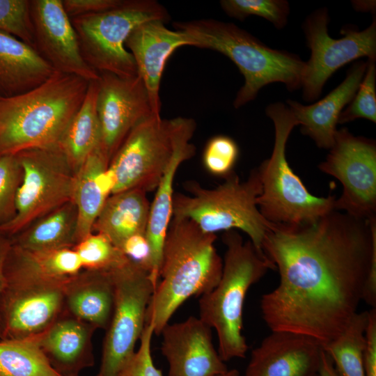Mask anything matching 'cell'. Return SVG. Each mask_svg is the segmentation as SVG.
Wrapping results in <instances>:
<instances>
[{"instance_id": "cell-1", "label": "cell", "mask_w": 376, "mask_h": 376, "mask_svg": "<svg viewBox=\"0 0 376 376\" xmlns=\"http://www.w3.org/2000/svg\"><path fill=\"white\" fill-rule=\"evenodd\" d=\"M262 249L280 276L278 286L261 297L265 322L271 331L305 335L322 347L358 313L376 261V218L332 210L311 224L274 225Z\"/></svg>"}, {"instance_id": "cell-2", "label": "cell", "mask_w": 376, "mask_h": 376, "mask_svg": "<svg viewBox=\"0 0 376 376\" xmlns=\"http://www.w3.org/2000/svg\"><path fill=\"white\" fill-rule=\"evenodd\" d=\"M215 234L203 231L194 221L172 217L164 242L159 281L146 315L159 335L175 311L194 295L218 284L223 261L214 243Z\"/></svg>"}, {"instance_id": "cell-3", "label": "cell", "mask_w": 376, "mask_h": 376, "mask_svg": "<svg viewBox=\"0 0 376 376\" xmlns=\"http://www.w3.org/2000/svg\"><path fill=\"white\" fill-rule=\"evenodd\" d=\"M89 82L56 71L28 92L0 97V157L58 144Z\"/></svg>"}, {"instance_id": "cell-4", "label": "cell", "mask_w": 376, "mask_h": 376, "mask_svg": "<svg viewBox=\"0 0 376 376\" xmlns=\"http://www.w3.org/2000/svg\"><path fill=\"white\" fill-rule=\"evenodd\" d=\"M194 47L217 51L230 58L244 78L233 102L240 108L253 100L267 84L281 82L290 91L301 88L306 62L297 55L274 49L236 26L214 19L176 22Z\"/></svg>"}, {"instance_id": "cell-5", "label": "cell", "mask_w": 376, "mask_h": 376, "mask_svg": "<svg viewBox=\"0 0 376 376\" xmlns=\"http://www.w3.org/2000/svg\"><path fill=\"white\" fill-rule=\"evenodd\" d=\"M222 240L226 249L221 279L215 288L201 295L198 305L199 318L216 330L218 353L226 362L245 357L248 345L242 330L247 291L276 266L234 230L225 231Z\"/></svg>"}, {"instance_id": "cell-6", "label": "cell", "mask_w": 376, "mask_h": 376, "mask_svg": "<svg viewBox=\"0 0 376 376\" xmlns=\"http://www.w3.org/2000/svg\"><path fill=\"white\" fill-rule=\"evenodd\" d=\"M267 116L274 126V143L272 155L257 168L261 182V194L257 205L269 222L282 226L311 224L334 210L335 196L317 197L311 194L293 172L286 158L288 139L299 125L292 111L282 102L266 108Z\"/></svg>"}, {"instance_id": "cell-7", "label": "cell", "mask_w": 376, "mask_h": 376, "mask_svg": "<svg viewBox=\"0 0 376 376\" xmlns=\"http://www.w3.org/2000/svg\"><path fill=\"white\" fill-rule=\"evenodd\" d=\"M185 189L189 195L173 194L172 217L189 219L207 233L240 230L265 254L263 242L274 224L264 218L257 205L262 190L257 168L245 181L233 172L214 189L203 188L196 182H187Z\"/></svg>"}, {"instance_id": "cell-8", "label": "cell", "mask_w": 376, "mask_h": 376, "mask_svg": "<svg viewBox=\"0 0 376 376\" xmlns=\"http://www.w3.org/2000/svg\"><path fill=\"white\" fill-rule=\"evenodd\" d=\"M167 10L155 0H124L120 6L101 13L70 18L82 57L95 72L120 77L137 75L136 65L125 41L140 24L152 20L164 23Z\"/></svg>"}, {"instance_id": "cell-9", "label": "cell", "mask_w": 376, "mask_h": 376, "mask_svg": "<svg viewBox=\"0 0 376 376\" xmlns=\"http://www.w3.org/2000/svg\"><path fill=\"white\" fill-rule=\"evenodd\" d=\"M191 120L152 115L135 125L109 162L116 177L113 194L131 189L146 192L156 189Z\"/></svg>"}, {"instance_id": "cell-10", "label": "cell", "mask_w": 376, "mask_h": 376, "mask_svg": "<svg viewBox=\"0 0 376 376\" xmlns=\"http://www.w3.org/2000/svg\"><path fill=\"white\" fill-rule=\"evenodd\" d=\"M23 171L15 198V214L0 224L12 237L36 220L72 201L76 172L58 146L35 148L16 154Z\"/></svg>"}, {"instance_id": "cell-11", "label": "cell", "mask_w": 376, "mask_h": 376, "mask_svg": "<svg viewBox=\"0 0 376 376\" xmlns=\"http://www.w3.org/2000/svg\"><path fill=\"white\" fill-rule=\"evenodd\" d=\"M111 272L115 288L114 306L103 343L99 372L102 376H119L134 353L155 290L149 272L130 261Z\"/></svg>"}, {"instance_id": "cell-12", "label": "cell", "mask_w": 376, "mask_h": 376, "mask_svg": "<svg viewBox=\"0 0 376 376\" xmlns=\"http://www.w3.org/2000/svg\"><path fill=\"white\" fill-rule=\"evenodd\" d=\"M329 22L327 8L315 10L305 19L302 29L311 49L302 79L303 99L311 102L318 98L327 80L339 68L361 57L376 60V19L360 31L346 26L339 39L328 33Z\"/></svg>"}, {"instance_id": "cell-13", "label": "cell", "mask_w": 376, "mask_h": 376, "mask_svg": "<svg viewBox=\"0 0 376 376\" xmlns=\"http://www.w3.org/2000/svg\"><path fill=\"white\" fill-rule=\"evenodd\" d=\"M326 159L318 166L338 179L343 193L334 210L364 219L376 218V143L356 136L343 127L337 130L334 143Z\"/></svg>"}, {"instance_id": "cell-14", "label": "cell", "mask_w": 376, "mask_h": 376, "mask_svg": "<svg viewBox=\"0 0 376 376\" xmlns=\"http://www.w3.org/2000/svg\"><path fill=\"white\" fill-rule=\"evenodd\" d=\"M70 279L6 283L0 297L1 339L32 338L44 333L65 311Z\"/></svg>"}, {"instance_id": "cell-15", "label": "cell", "mask_w": 376, "mask_h": 376, "mask_svg": "<svg viewBox=\"0 0 376 376\" xmlns=\"http://www.w3.org/2000/svg\"><path fill=\"white\" fill-rule=\"evenodd\" d=\"M97 84L96 109L101 144L111 161L130 130L155 114L146 86L138 75L123 78L99 73Z\"/></svg>"}, {"instance_id": "cell-16", "label": "cell", "mask_w": 376, "mask_h": 376, "mask_svg": "<svg viewBox=\"0 0 376 376\" xmlns=\"http://www.w3.org/2000/svg\"><path fill=\"white\" fill-rule=\"evenodd\" d=\"M34 47L56 72L88 81L99 74L84 61L77 36L62 0H31Z\"/></svg>"}, {"instance_id": "cell-17", "label": "cell", "mask_w": 376, "mask_h": 376, "mask_svg": "<svg viewBox=\"0 0 376 376\" xmlns=\"http://www.w3.org/2000/svg\"><path fill=\"white\" fill-rule=\"evenodd\" d=\"M211 329L193 316L164 326L161 351L168 376H219L228 370L214 347Z\"/></svg>"}, {"instance_id": "cell-18", "label": "cell", "mask_w": 376, "mask_h": 376, "mask_svg": "<svg viewBox=\"0 0 376 376\" xmlns=\"http://www.w3.org/2000/svg\"><path fill=\"white\" fill-rule=\"evenodd\" d=\"M322 352L311 337L272 331L253 350L244 376H313L318 373Z\"/></svg>"}, {"instance_id": "cell-19", "label": "cell", "mask_w": 376, "mask_h": 376, "mask_svg": "<svg viewBox=\"0 0 376 376\" xmlns=\"http://www.w3.org/2000/svg\"><path fill=\"white\" fill-rule=\"evenodd\" d=\"M185 45L194 47V43L187 33L169 29L160 20L140 24L125 41V47L134 59L137 75L146 86L155 116H161L159 88L164 66L173 52Z\"/></svg>"}, {"instance_id": "cell-20", "label": "cell", "mask_w": 376, "mask_h": 376, "mask_svg": "<svg viewBox=\"0 0 376 376\" xmlns=\"http://www.w3.org/2000/svg\"><path fill=\"white\" fill-rule=\"evenodd\" d=\"M367 62L354 63L345 79L320 100L309 105L288 100V107L300 125L301 132L320 148L331 149L340 113L355 95L364 76Z\"/></svg>"}, {"instance_id": "cell-21", "label": "cell", "mask_w": 376, "mask_h": 376, "mask_svg": "<svg viewBox=\"0 0 376 376\" xmlns=\"http://www.w3.org/2000/svg\"><path fill=\"white\" fill-rule=\"evenodd\" d=\"M93 325L65 310L37 340L52 368L61 376H78L81 370L94 365Z\"/></svg>"}, {"instance_id": "cell-22", "label": "cell", "mask_w": 376, "mask_h": 376, "mask_svg": "<svg viewBox=\"0 0 376 376\" xmlns=\"http://www.w3.org/2000/svg\"><path fill=\"white\" fill-rule=\"evenodd\" d=\"M193 119L181 134L173 156L156 189L150 203L146 236L151 249L152 270L150 280L155 289L159 281L162 251L167 230L173 216V180L181 163L195 153V146L190 143L196 130Z\"/></svg>"}, {"instance_id": "cell-23", "label": "cell", "mask_w": 376, "mask_h": 376, "mask_svg": "<svg viewBox=\"0 0 376 376\" xmlns=\"http://www.w3.org/2000/svg\"><path fill=\"white\" fill-rule=\"evenodd\" d=\"M115 288L111 271L82 269L65 288V310L75 318L107 329L113 314Z\"/></svg>"}, {"instance_id": "cell-24", "label": "cell", "mask_w": 376, "mask_h": 376, "mask_svg": "<svg viewBox=\"0 0 376 376\" xmlns=\"http://www.w3.org/2000/svg\"><path fill=\"white\" fill-rule=\"evenodd\" d=\"M55 72L35 48L0 30V97L28 92Z\"/></svg>"}, {"instance_id": "cell-25", "label": "cell", "mask_w": 376, "mask_h": 376, "mask_svg": "<svg viewBox=\"0 0 376 376\" xmlns=\"http://www.w3.org/2000/svg\"><path fill=\"white\" fill-rule=\"evenodd\" d=\"M83 269L76 251L71 247L29 251L11 244L4 273L6 283L16 281H67Z\"/></svg>"}, {"instance_id": "cell-26", "label": "cell", "mask_w": 376, "mask_h": 376, "mask_svg": "<svg viewBox=\"0 0 376 376\" xmlns=\"http://www.w3.org/2000/svg\"><path fill=\"white\" fill-rule=\"evenodd\" d=\"M150 207L143 189H131L113 194L106 200L92 233L106 235L120 249L128 237L146 233Z\"/></svg>"}, {"instance_id": "cell-27", "label": "cell", "mask_w": 376, "mask_h": 376, "mask_svg": "<svg viewBox=\"0 0 376 376\" xmlns=\"http://www.w3.org/2000/svg\"><path fill=\"white\" fill-rule=\"evenodd\" d=\"M77 225V208L70 201L12 237V244L29 251L72 248L76 244Z\"/></svg>"}, {"instance_id": "cell-28", "label": "cell", "mask_w": 376, "mask_h": 376, "mask_svg": "<svg viewBox=\"0 0 376 376\" xmlns=\"http://www.w3.org/2000/svg\"><path fill=\"white\" fill-rule=\"evenodd\" d=\"M97 80L89 82L81 107L58 143L76 173L89 155L102 145L100 125L96 109Z\"/></svg>"}, {"instance_id": "cell-29", "label": "cell", "mask_w": 376, "mask_h": 376, "mask_svg": "<svg viewBox=\"0 0 376 376\" xmlns=\"http://www.w3.org/2000/svg\"><path fill=\"white\" fill-rule=\"evenodd\" d=\"M109 162L110 159L100 145L76 173L72 197L77 212L76 244L93 232V224L109 197L100 189L97 175L109 166Z\"/></svg>"}, {"instance_id": "cell-30", "label": "cell", "mask_w": 376, "mask_h": 376, "mask_svg": "<svg viewBox=\"0 0 376 376\" xmlns=\"http://www.w3.org/2000/svg\"><path fill=\"white\" fill-rule=\"evenodd\" d=\"M368 311L358 312L345 330L322 347L330 357L338 376H365L363 350Z\"/></svg>"}, {"instance_id": "cell-31", "label": "cell", "mask_w": 376, "mask_h": 376, "mask_svg": "<svg viewBox=\"0 0 376 376\" xmlns=\"http://www.w3.org/2000/svg\"><path fill=\"white\" fill-rule=\"evenodd\" d=\"M0 376H60L36 337L0 339Z\"/></svg>"}, {"instance_id": "cell-32", "label": "cell", "mask_w": 376, "mask_h": 376, "mask_svg": "<svg viewBox=\"0 0 376 376\" xmlns=\"http://www.w3.org/2000/svg\"><path fill=\"white\" fill-rule=\"evenodd\" d=\"M72 248L83 269L109 272L129 261L119 248L100 233H91Z\"/></svg>"}, {"instance_id": "cell-33", "label": "cell", "mask_w": 376, "mask_h": 376, "mask_svg": "<svg viewBox=\"0 0 376 376\" xmlns=\"http://www.w3.org/2000/svg\"><path fill=\"white\" fill-rule=\"evenodd\" d=\"M220 5L229 17L244 20L249 16H258L276 29L286 25L290 13L289 3L285 0H221Z\"/></svg>"}, {"instance_id": "cell-34", "label": "cell", "mask_w": 376, "mask_h": 376, "mask_svg": "<svg viewBox=\"0 0 376 376\" xmlns=\"http://www.w3.org/2000/svg\"><path fill=\"white\" fill-rule=\"evenodd\" d=\"M364 76L352 100L340 113L338 124L357 118L376 122V68L375 61L368 60Z\"/></svg>"}, {"instance_id": "cell-35", "label": "cell", "mask_w": 376, "mask_h": 376, "mask_svg": "<svg viewBox=\"0 0 376 376\" xmlns=\"http://www.w3.org/2000/svg\"><path fill=\"white\" fill-rule=\"evenodd\" d=\"M22 176L17 155L0 157V224L9 221L15 214V198Z\"/></svg>"}, {"instance_id": "cell-36", "label": "cell", "mask_w": 376, "mask_h": 376, "mask_svg": "<svg viewBox=\"0 0 376 376\" xmlns=\"http://www.w3.org/2000/svg\"><path fill=\"white\" fill-rule=\"evenodd\" d=\"M30 0H0V30L34 47Z\"/></svg>"}, {"instance_id": "cell-37", "label": "cell", "mask_w": 376, "mask_h": 376, "mask_svg": "<svg viewBox=\"0 0 376 376\" xmlns=\"http://www.w3.org/2000/svg\"><path fill=\"white\" fill-rule=\"evenodd\" d=\"M238 156L239 148L237 143L228 136L217 135L207 143L203 162L209 173L226 178L233 173Z\"/></svg>"}, {"instance_id": "cell-38", "label": "cell", "mask_w": 376, "mask_h": 376, "mask_svg": "<svg viewBox=\"0 0 376 376\" xmlns=\"http://www.w3.org/2000/svg\"><path fill=\"white\" fill-rule=\"evenodd\" d=\"M153 334V327L146 324L139 339V350L134 352L119 376H162V371L155 367L152 359L150 347Z\"/></svg>"}, {"instance_id": "cell-39", "label": "cell", "mask_w": 376, "mask_h": 376, "mask_svg": "<svg viewBox=\"0 0 376 376\" xmlns=\"http://www.w3.org/2000/svg\"><path fill=\"white\" fill-rule=\"evenodd\" d=\"M120 249L130 262L147 271L152 270V253L145 233L136 234L125 240Z\"/></svg>"}, {"instance_id": "cell-40", "label": "cell", "mask_w": 376, "mask_h": 376, "mask_svg": "<svg viewBox=\"0 0 376 376\" xmlns=\"http://www.w3.org/2000/svg\"><path fill=\"white\" fill-rule=\"evenodd\" d=\"M124 0H62L63 8L70 18L101 13L113 9Z\"/></svg>"}, {"instance_id": "cell-41", "label": "cell", "mask_w": 376, "mask_h": 376, "mask_svg": "<svg viewBox=\"0 0 376 376\" xmlns=\"http://www.w3.org/2000/svg\"><path fill=\"white\" fill-rule=\"evenodd\" d=\"M365 376H376V308L368 311L363 350Z\"/></svg>"}, {"instance_id": "cell-42", "label": "cell", "mask_w": 376, "mask_h": 376, "mask_svg": "<svg viewBox=\"0 0 376 376\" xmlns=\"http://www.w3.org/2000/svg\"><path fill=\"white\" fill-rule=\"evenodd\" d=\"M12 244L11 237L0 233V297L6 287V278L4 273L5 262ZM1 338V329L0 321V339Z\"/></svg>"}, {"instance_id": "cell-43", "label": "cell", "mask_w": 376, "mask_h": 376, "mask_svg": "<svg viewBox=\"0 0 376 376\" xmlns=\"http://www.w3.org/2000/svg\"><path fill=\"white\" fill-rule=\"evenodd\" d=\"M318 375L319 376H338L331 359L323 350L321 355Z\"/></svg>"}, {"instance_id": "cell-44", "label": "cell", "mask_w": 376, "mask_h": 376, "mask_svg": "<svg viewBox=\"0 0 376 376\" xmlns=\"http://www.w3.org/2000/svg\"><path fill=\"white\" fill-rule=\"evenodd\" d=\"M354 8L358 10H371L373 11L375 8V1H353Z\"/></svg>"}, {"instance_id": "cell-45", "label": "cell", "mask_w": 376, "mask_h": 376, "mask_svg": "<svg viewBox=\"0 0 376 376\" xmlns=\"http://www.w3.org/2000/svg\"><path fill=\"white\" fill-rule=\"evenodd\" d=\"M219 376H240V373L235 370H228L226 373L219 375Z\"/></svg>"}, {"instance_id": "cell-46", "label": "cell", "mask_w": 376, "mask_h": 376, "mask_svg": "<svg viewBox=\"0 0 376 376\" xmlns=\"http://www.w3.org/2000/svg\"><path fill=\"white\" fill-rule=\"evenodd\" d=\"M60 376H61V375H60ZM95 376H102V375H101L100 373H98V374H97V375H95Z\"/></svg>"}, {"instance_id": "cell-47", "label": "cell", "mask_w": 376, "mask_h": 376, "mask_svg": "<svg viewBox=\"0 0 376 376\" xmlns=\"http://www.w3.org/2000/svg\"><path fill=\"white\" fill-rule=\"evenodd\" d=\"M313 376H319L318 373L314 375Z\"/></svg>"}]
</instances>
